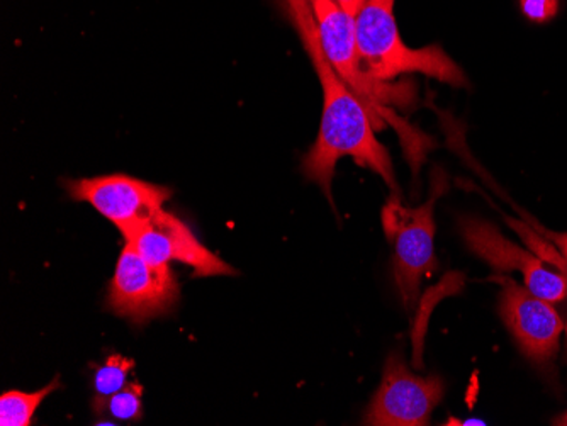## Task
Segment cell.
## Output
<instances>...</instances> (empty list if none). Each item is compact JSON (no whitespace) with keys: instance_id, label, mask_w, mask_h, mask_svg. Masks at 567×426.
I'll return each instance as SVG.
<instances>
[{"instance_id":"cell-1","label":"cell","mask_w":567,"mask_h":426,"mask_svg":"<svg viewBox=\"0 0 567 426\" xmlns=\"http://www.w3.org/2000/svg\"><path fill=\"white\" fill-rule=\"evenodd\" d=\"M286 4L323 89L320 133L302 158V174L306 179L318 184L331 200L334 168L342 158L350 157L360 167L371 168L393 193H398L393 160L385 146L375 138L368 107L328 62L309 0H286Z\"/></svg>"},{"instance_id":"cell-2","label":"cell","mask_w":567,"mask_h":426,"mask_svg":"<svg viewBox=\"0 0 567 426\" xmlns=\"http://www.w3.org/2000/svg\"><path fill=\"white\" fill-rule=\"evenodd\" d=\"M320 31L321 46L328 62L333 65L340 77L355 92L357 97L368 107L374 128L384 129L390 124L400 135L411 164L422 160L423 145L429 139L419 138L420 133L411 128L406 121L401 120L390 106L411 107L416 103V91L413 82L379 81L365 70L359 46H357L355 19L343 12L333 0H309Z\"/></svg>"},{"instance_id":"cell-3","label":"cell","mask_w":567,"mask_h":426,"mask_svg":"<svg viewBox=\"0 0 567 426\" xmlns=\"http://www.w3.org/2000/svg\"><path fill=\"white\" fill-rule=\"evenodd\" d=\"M396 0H368L355 18L357 46L365 70L379 81L391 82L404 73L467 87L461 66L439 44L410 48L401 40L394 18Z\"/></svg>"},{"instance_id":"cell-4","label":"cell","mask_w":567,"mask_h":426,"mask_svg":"<svg viewBox=\"0 0 567 426\" xmlns=\"http://www.w3.org/2000/svg\"><path fill=\"white\" fill-rule=\"evenodd\" d=\"M444 193V180L435 177L432 196L425 205L408 208L394 196L390 197L382 209L385 238L393 245L394 281L408 313L419 304L423 279L436 269L433 211L436 200Z\"/></svg>"},{"instance_id":"cell-5","label":"cell","mask_w":567,"mask_h":426,"mask_svg":"<svg viewBox=\"0 0 567 426\" xmlns=\"http://www.w3.org/2000/svg\"><path fill=\"white\" fill-rule=\"evenodd\" d=\"M177 299L178 285L168 263H150L126 243L107 292V308L117 316L143 324L168 313Z\"/></svg>"},{"instance_id":"cell-6","label":"cell","mask_w":567,"mask_h":426,"mask_svg":"<svg viewBox=\"0 0 567 426\" xmlns=\"http://www.w3.org/2000/svg\"><path fill=\"white\" fill-rule=\"evenodd\" d=\"M444 397V381L439 375L411 374L403 355L394 352L388 357L381 386L372 397L364 425L425 426L433 409Z\"/></svg>"},{"instance_id":"cell-7","label":"cell","mask_w":567,"mask_h":426,"mask_svg":"<svg viewBox=\"0 0 567 426\" xmlns=\"http://www.w3.org/2000/svg\"><path fill=\"white\" fill-rule=\"evenodd\" d=\"M66 190L73 199L89 202L104 218L114 222L124 238L142 227L155 212L164 209L172 196L168 187L123 174L69 180Z\"/></svg>"},{"instance_id":"cell-8","label":"cell","mask_w":567,"mask_h":426,"mask_svg":"<svg viewBox=\"0 0 567 426\" xmlns=\"http://www.w3.org/2000/svg\"><path fill=\"white\" fill-rule=\"evenodd\" d=\"M492 281L502 285L499 314L522 354L540 367L550 365L559 352L564 330L553 303L522 288L505 273L496 272Z\"/></svg>"},{"instance_id":"cell-9","label":"cell","mask_w":567,"mask_h":426,"mask_svg":"<svg viewBox=\"0 0 567 426\" xmlns=\"http://www.w3.org/2000/svg\"><path fill=\"white\" fill-rule=\"evenodd\" d=\"M462 240L474 256L492 266L498 273L520 272L528 291L549 303H560L567 295V281L543 260L509 241L492 222L480 218L458 219Z\"/></svg>"},{"instance_id":"cell-10","label":"cell","mask_w":567,"mask_h":426,"mask_svg":"<svg viewBox=\"0 0 567 426\" xmlns=\"http://www.w3.org/2000/svg\"><path fill=\"white\" fill-rule=\"evenodd\" d=\"M126 243L132 245L143 259L155 266H164L172 260L186 263L193 267L196 278L237 273L234 267L204 247L183 219L164 209L136 228L126 238Z\"/></svg>"},{"instance_id":"cell-11","label":"cell","mask_w":567,"mask_h":426,"mask_svg":"<svg viewBox=\"0 0 567 426\" xmlns=\"http://www.w3.org/2000/svg\"><path fill=\"white\" fill-rule=\"evenodd\" d=\"M59 377L51 381L43 389L34 393L22 391H9L0 396V425L2 426H30L33 423L34 413L40 408L44 397L59 389Z\"/></svg>"},{"instance_id":"cell-12","label":"cell","mask_w":567,"mask_h":426,"mask_svg":"<svg viewBox=\"0 0 567 426\" xmlns=\"http://www.w3.org/2000/svg\"><path fill=\"white\" fill-rule=\"evenodd\" d=\"M95 413L114 422H138L143 415V386L132 383L111 396H95Z\"/></svg>"},{"instance_id":"cell-13","label":"cell","mask_w":567,"mask_h":426,"mask_svg":"<svg viewBox=\"0 0 567 426\" xmlns=\"http://www.w3.org/2000/svg\"><path fill=\"white\" fill-rule=\"evenodd\" d=\"M135 368L133 359L114 354L94 372V391L97 396H111L127 384V375Z\"/></svg>"},{"instance_id":"cell-14","label":"cell","mask_w":567,"mask_h":426,"mask_svg":"<svg viewBox=\"0 0 567 426\" xmlns=\"http://www.w3.org/2000/svg\"><path fill=\"white\" fill-rule=\"evenodd\" d=\"M522 11L534 22H547L556 18L559 0H522Z\"/></svg>"},{"instance_id":"cell-15","label":"cell","mask_w":567,"mask_h":426,"mask_svg":"<svg viewBox=\"0 0 567 426\" xmlns=\"http://www.w3.org/2000/svg\"><path fill=\"white\" fill-rule=\"evenodd\" d=\"M546 237L556 245L557 250L560 252V257H563V267L567 272V233H553V231H547Z\"/></svg>"},{"instance_id":"cell-16","label":"cell","mask_w":567,"mask_h":426,"mask_svg":"<svg viewBox=\"0 0 567 426\" xmlns=\"http://www.w3.org/2000/svg\"><path fill=\"white\" fill-rule=\"evenodd\" d=\"M334 4L339 6L343 12L355 19L359 12L364 8L368 0H333Z\"/></svg>"},{"instance_id":"cell-17","label":"cell","mask_w":567,"mask_h":426,"mask_svg":"<svg viewBox=\"0 0 567 426\" xmlns=\"http://www.w3.org/2000/svg\"><path fill=\"white\" fill-rule=\"evenodd\" d=\"M554 425L567 426V412L559 418L554 419Z\"/></svg>"}]
</instances>
